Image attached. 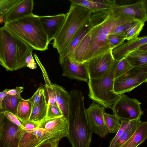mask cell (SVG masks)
<instances>
[{
  "mask_svg": "<svg viewBox=\"0 0 147 147\" xmlns=\"http://www.w3.org/2000/svg\"><path fill=\"white\" fill-rule=\"evenodd\" d=\"M137 21H134L120 25L115 28L110 34H117L124 36L125 37V34L128 30L133 26Z\"/></svg>",
  "mask_w": 147,
  "mask_h": 147,
  "instance_id": "36",
  "label": "cell"
},
{
  "mask_svg": "<svg viewBox=\"0 0 147 147\" xmlns=\"http://www.w3.org/2000/svg\"><path fill=\"white\" fill-rule=\"evenodd\" d=\"M112 9L114 13H119L127 16L136 21L145 23L147 20L142 0L125 5H119L115 4L113 6Z\"/></svg>",
  "mask_w": 147,
  "mask_h": 147,
  "instance_id": "16",
  "label": "cell"
},
{
  "mask_svg": "<svg viewBox=\"0 0 147 147\" xmlns=\"http://www.w3.org/2000/svg\"><path fill=\"white\" fill-rule=\"evenodd\" d=\"M66 15V13H60L53 16H40L41 23L47 35L49 42L54 40L59 32Z\"/></svg>",
  "mask_w": 147,
  "mask_h": 147,
  "instance_id": "15",
  "label": "cell"
},
{
  "mask_svg": "<svg viewBox=\"0 0 147 147\" xmlns=\"http://www.w3.org/2000/svg\"><path fill=\"white\" fill-rule=\"evenodd\" d=\"M43 142L30 130L22 129L18 147H35Z\"/></svg>",
  "mask_w": 147,
  "mask_h": 147,
  "instance_id": "24",
  "label": "cell"
},
{
  "mask_svg": "<svg viewBox=\"0 0 147 147\" xmlns=\"http://www.w3.org/2000/svg\"><path fill=\"white\" fill-rule=\"evenodd\" d=\"M20 97L7 94L0 105L1 111H7L16 115L17 109Z\"/></svg>",
  "mask_w": 147,
  "mask_h": 147,
  "instance_id": "27",
  "label": "cell"
},
{
  "mask_svg": "<svg viewBox=\"0 0 147 147\" xmlns=\"http://www.w3.org/2000/svg\"><path fill=\"white\" fill-rule=\"evenodd\" d=\"M141 121L140 118L130 120L122 135L116 142L114 147H119L129 140L135 132Z\"/></svg>",
  "mask_w": 147,
  "mask_h": 147,
  "instance_id": "25",
  "label": "cell"
},
{
  "mask_svg": "<svg viewBox=\"0 0 147 147\" xmlns=\"http://www.w3.org/2000/svg\"><path fill=\"white\" fill-rule=\"evenodd\" d=\"M147 80V66L133 67L115 79L114 90L119 95L129 92Z\"/></svg>",
  "mask_w": 147,
  "mask_h": 147,
  "instance_id": "7",
  "label": "cell"
},
{
  "mask_svg": "<svg viewBox=\"0 0 147 147\" xmlns=\"http://www.w3.org/2000/svg\"><path fill=\"white\" fill-rule=\"evenodd\" d=\"M147 82V80L145 82Z\"/></svg>",
  "mask_w": 147,
  "mask_h": 147,
  "instance_id": "47",
  "label": "cell"
},
{
  "mask_svg": "<svg viewBox=\"0 0 147 147\" xmlns=\"http://www.w3.org/2000/svg\"><path fill=\"white\" fill-rule=\"evenodd\" d=\"M48 106V104L46 102L33 107L29 120L39 123L46 119Z\"/></svg>",
  "mask_w": 147,
  "mask_h": 147,
  "instance_id": "28",
  "label": "cell"
},
{
  "mask_svg": "<svg viewBox=\"0 0 147 147\" xmlns=\"http://www.w3.org/2000/svg\"><path fill=\"white\" fill-rule=\"evenodd\" d=\"M71 3L83 6L95 13L107 10L112 8L116 4L115 0H70Z\"/></svg>",
  "mask_w": 147,
  "mask_h": 147,
  "instance_id": "20",
  "label": "cell"
},
{
  "mask_svg": "<svg viewBox=\"0 0 147 147\" xmlns=\"http://www.w3.org/2000/svg\"><path fill=\"white\" fill-rule=\"evenodd\" d=\"M105 111V108L94 101L86 109L88 123L92 133L102 138L108 132L104 117Z\"/></svg>",
  "mask_w": 147,
  "mask_h": 147,
  "instance_id": "11",
  "label": "cell"
},
{
  "mask_svg": "<svg viewBox=\"0 0 147 147\" xmlns=\"http://www.w3.org/2000/svg\"><path fill=\"white\" fill-rule=\"evenodd\" d=\"M127 16L113 12L112 7L106 16L95 26L84 63L111 50L108 37L118 26L135 21Z\"/></svg>",
  "mask_w": 147,
  "mask_h": 147,
  "instance_id": "3",
  "label": "cell"
},
{
  "mask_svg": "<svg viewBox=\"0 0 147 147\" xmlns=\"http://www.w3.org/2000/svg\"><path fill=\"white\" fill-rule=\"evenodd\" d=\"M144 8L147 18V0H142Z\"/></svg>",
  "mask_w": 147,
  "mask_h": 147,
  "instance_id": "45",
  "label": "cell"
},
{
  "mask_svg": "<svg viewBox=\"0 0 147 147\" xmlns=\"http://www.w3.org/2000/svg\"><path fill=\"white\" fill-rule=\"evenodd\" d=\"M141 104L137 99L123 94L114 103L111 109L120 119L131 120L140 118L143 115Z\"/></svg>",
  "mask_w": 147,
  "mask_h": 147,
  "instance_id": "8",
  "label": "cell"
},
{
  "mask_svg": "<svg viewBox=\"0 0 147 147\" xmlns=\"http://www.w3.org/2000/svg\"><path fill=\"white\" fill-rule=\"evenodd\" d=\"M59 63L62 68L63 76L88 83L90 78L85 63H78L69 59L64 60Z\"/></svg>",
  "mask_w": 147,
  "mask_h": 147,
  "instance_id": "14",
  "label": "cell"
},
{
  "mask_svg": "<svg viewBox=\"0 0 147 147\" xmlns=\"http://www.w3.org/2000/svg\"><path fill=\"white\" fill-rule=\"evenodd\" d=\"M55 101L63 116L67 119L69 111L70 94L62 86L52 84Z\"/></svg>",
  "mask_w": 147,
  "mask_h": 147,
  "instance_id": "21",
  "label": "cell"
},
{
  "mask_svg": "<svg viewBox=\"0 0 147 147\" xmlns=\"http://www.w3.org/2000/svg\"><path fill=\"white\" fill-rule=\"evenodd\" d=\"M92 13L85 7L71 3L64 23L51 43L59 55L68 46L80 29L89 20Z\"/></svg>",
  "mask_w": 147,
  "mask_h": 147,
  "instance_id": "5",
  "label": "cell"
},
{
  "mask_svg": "<svg viewBox=\"0 0 147 147\" xmlns=\"http://www.w3.org/2000/svg\"><path fill=\"white\" fill-rule=\"evenodd\" d=\"M147 43V35L128 41L112 50L114 59L119 61L130 52Z\"/></svg>",
  "mask_w": 147,
  "mask_h": 147,
  "instance_id": "19",
  "label": "cell"
},
{
  "mask_svg": "<svg viewBox=\"0 0 147 147\" xmlns=\"http://www.w3.org/2000/svg\"><path fill=\"white\" fill-rule=\"evenodd\" d=\"M137 49L147 52V43L140 47Z\"/></svg>",
  "mask_w": 147,
  "mask_h": 147,
  "instance_id": "46",
  "label": "cell"
},
{
  "mask_svg": "<svg viewBox=\"0 0 147 147\" xmlns=\"http://www.w3.org/2000/svg\"><path fill=\"white\" fill-rule=\"evenodd\" d=\"M9 90L6 89L0 92V105H1L3 100L7 94V91Z\"/></svg>",
  "mask_w": 147,
  "mask_h": 147,
  "instance_id": "44",
  "label": "cell"
},
{
  "mask_svg": "<svg viewBox=\"0 0 147 147\" xmlns=\"http://www.w3.org/2000/svg\"><path fill=\"white\" fill-rule=\"evenodd\" d=\"M110 50L84 63L86 66L90 79L102 78L107 76L114 63Z\"/></svg>",
  "mask_w": 147,
  "mask_h": 147,
  "instance_id": "9",
  "label": "cell"
},
{
  "mask_svg": "<svg viewBox=\"0 0 147 147\" xmlns=\"http://www.w3.org/2000/svg\"><path fill=\"white\" fill-rule=\"evenodd\" d=\"M34 3L33 0H21L6 14L3 23L10 22L32 14Z\"/></svg>",
  "mask_w": 147,
  "mask_h": 147,
  "instance_id": "18",
  "label": "cell"
},
{
  "mask_svg": "<svg viewBox=\"0 0 147 147\" xmlns=\"http://www.w3.org/2000/svg\"><path fill=\"white\" fill-rule=\"evenodd\" d=\"M52 84L49 85H45L44 88L47 102L48 105L58 107L55 99L54 92L52 87Z\"/></svg>",
  "mask_w": 147,
  "mask_h": 147,
  "instance_id": "35",
  "label": "cell"
},
{
  "mask_svg": "<svg viewBox=\"0 0 147 147\" xmlns=\"http://www.w3.org/2000/svg\"><path fill=\"white\" fill-rule=\"evenodd\" d=\"M38 123V127L45 129L55 139L59 141L67 137L69 133L68 123L64 116L55 118L45 119Z\"/></svg>",
  "mask_w": 147,
  "mask_h": 147,
  "instance_id": "13",
  "label": "cell"
},
{
  "mask_svg": "<svg viewBox=\"0 0 147 147\" xmlns=\"http://www.w3.org/2000/svg\"><path fill=\"white\" fill-rule=\"evenodd\" d=\"M133 67L125 57L118 61L114 71L115 79L124 74Z\"/></svg>",
  "mask_w": 147,
  "mask_h": 147,
  "instance_id": "31",
  "label": "cell"
},
{
  "mask_svg": "<svg viewBox=\"0 0 147 147\" xmlns=\"http://www.w3.org/2000/svg\"><path fill=\"white\" fill-rule=\"evenodd\" d=\"M21 0H0V21L4 22L6 14Z\"/></svg>",
  "mask_w": 147,
  "mask_h": 147,
  "instance_id": "30",
  "label": "cell"
},
{
  "mask_svg": "<svg viewBox=\"0 0 147 147\" xmlns=\"http://www.w3.org/2000/svg\"><path fill=\"white\" fill-rule=\"evenodd\" d=\"M23 129L10 121L3 111L0 113V147H18Z\"/></svg>",
  "mask_w": 147,
  "mask_h": 147,
  "instance_id": "10",
  "label": "cell"
},
{
  "mask_svg": "<svg viewBox=\"0 0 147 147\" xmlns=\"http://www.w3.org/2000/svg\"><path fill=\"white\" fill-rule=\"evenodd\" d=\"M118 61L115 60L107 76L100 78L90 79L88 83L89 98L106 109H111L120 96L114 90V71Z\"/></svg>",
  "mask_w": 147,
  "mask_h": 147,
  "instance_id": "6",
  "label": "cell"
},
{
  "mask_svg": "<svg viewBox=\"0 0 147 147\" xmlns=\"http://www.w3.org/2000/svg\"><path fill=\"white\" fill-rule=\"evenodd\" d=\"M69 94L67 138L72 147H89L93 133L88 123L83 94L73 90Z\"/></svg>",
  "mask_w": 147,
  "mask_h": 147,
  "instance_id": "1",
  "label": "cell"
},
{
  "mask_svg": "<svg viewBox=\"0 0 147 147\" xmlns=\"http://www.w3.org/2000/svg\"><path fill=\"white\" fill-rule=\"evenodd\" d=\"M3 112L6 117L10 121L22 129L26 130L16 115L7 111H4Z\"/></svg>",
  "mask_w": 147,
  "mask_h": 147,
  "instance_id": "39",
  "label": "cell"
},
{
  "mask_svg": "<svg viewBox=\"0 0 147 147\" xmlns=\"http://www.w3.org/2000/svg\"><path fill=\"white\" fill-rule=\"evenodd\" d=\"M32 53V52H31L28 56L26 62L27 67L31 69H35L37 68V65L33 57Z\"/></svg>",
  "mask_w": 147,
  "mask_h": 147,
  "instance_id": "41",
  "label": "cell"
},
{
  "mask_svg": "<svg viewBox=\"0 0 147 147\" xmlns=\"http://www.w3.org/2000/svg\"><path fill=\"white\" fill-rule=\"evenodd\" d=\"M63 116L58 107L48 105L46 119H52Z\"/></svg>",
  "mask_w": 147,
  "mask_h": 147,
  "instance_id": "38",
  "label": "cell"
},
{
  "mask_svg": "<svg viewBox=\"0 0 147 147\" xmlns=\"http://www.w3.org/2000/svg\"><path fill=\"white\" fill-rule=\"evenodd\" d=\"M144 22L137 21L127 32L125 34V39L128 41L138 37L142 29Z\"/></svg>",
  "mask_w": 147,
  "mask_h": 147,
  "instance_id": "33",
  "label": "cell"
},
{
  "mask_svg": "<svg viewBox=\"0 0 147 147\" xmlns=\"http://www.w3.org/2000/svg\"><path fill=\"white\" fill-rule=\"evenodd\" d=\"M97 13H93L89 20L79 30L70 43L59 55V63L69 59L74 60L75 52L81 41L93 24L97 17Z\"/></svg>",
  "mask_w": 147,
  "mask_h": 147,
  "instance_id": "12",
  "label": "cell"
},
{
  "mask_svg": "<svg viewBox=\"0 0 147 147\" xmlns=\"http://www.w3.org/2000/svg\"><path fill=\"white\" fill-rule=\"evenodd\" d=\"M28 100L32 105V108L36 105L47 102L44 88L41 86L39 87L31 98Z\"/></svg>",
  "mask_w": 147,
  "mask_h": 147,
  "instance_id": "32",
  "label": "cell"
},
{
  "mask_svg": "<svg viewBox=\"0 0 147 147\" xmlns=\"http://www.w3.org/2000/svg\"><path fill=\"white\" fill-rule=\"evenodd\" d=\"M3 26L34 49L41 51L48 49L49 42L41 23L40 16L33 14L4 24Z\"/></svg>",
  "mask_w": 147,
  "mask_h": 147,
  "instance_id": "4",
  "label": "cell"
},
{
  "mask_svg": "<svg viewBox=\"0 0 147 147\" xmlns=\"http://www.w3.org/2000/svg\"><path fill=\"white\" fill-rule=\"evenodd\" d=\"M120 126L114 137L111 141L108 147H114L115 144L123 134L125 127L130 120L120 119Z\"/></svg>",
  "mask_w": 147,
  "mask_h": 147,
  "instance_id": "37",
  "label": "cell"
},
{
  "mask_svg": "<svg viewBox=\"0 0 147 147\" xmlns=\"http://www.w3.org/2000/svg\"><path fill=\"white\" fill-rule=\"evenodd\" d=\"M108 10L98 12L95 20L77 48L74 54V60L83 63L84 58L88 49L91 36L96 26L105 16Z\"/></svg>",
  "mask_w": 147,
  "mask_h": 147,
  "instance_id": "17",
  "label": "cell"
},
{
  "mask_svg": "<svg viewBox=\"0 0 147 147\" xmlns=\"http://www.w3.org/2000/svg\"><path fill=\"white\" fill-rule=\"evenodd\" d=\"M34 49L3 26L0 28V64L7 71L27 67L28 56Z\"/></svg>",
  "mask_w": 147,
  "mask_h": 147,
  "instance_id": "2",
  "label": "cell"
},
{
  "mask_svg": "<svg viewBox=\"0 0 147 147\" xmlns=\"http://www.w3.org/2000/svg\"></svg>",
  "mask_w": 147,
  "mask_h": 147,
  "instance_id": "49",
  "label": "cell"
},
{
  "mask_svg": "<svg viewBox=\"0 0 147 147\" xmlns=\"http://www.w3.org/2000/svg\"><path fill=\"white\" fill-rule=\"evenodd\" d=\"M146 83H147V82H146Z\"/></svg>",
  "mask_w": 147,
  "mask_h": 147,
  "instance_id": "48",
  "label": "cell"
},
{
  "mask_svg": "<svg viewBox=\"0 0 147 147\" xmlns=\"http://www.w3.org/2000/svg\"><path fill=\"white\" fill-rule=\"evenodd\" d=\"M133 67L147 66V52L137 49L128 53L125 57Z\"/></svg>",
  "mask_w": 147,
  "mask_h": 147,
  "instance_id": "23",
  "label": "cell"
},
{
  "mask_svg": "<svg viewBox=\"0 0 147 147\" xmlns=\"http://www.w3.org/2000/svg\"><path fill=\"white\" fill-rule=\"evenodd\" d=\"M104 117L108 131L110 133H117L120 126V119L114 114H108L105 111Z\"/></svg>",
  "mask_w": 147,
  "mask_h": 147,
  "instance_id": "29",
  "label": "cell"
},
{
  "mask_svg": "<svg viewBox=\"0 0 147 147\" xmlns=\"http://www.w3.org/2000/svg\"><path fill=\"white\" fill-rule=\"evenodd\" d=\"M24 88V87L22 86H17L15 88L9 89L7 91V94L20 97H21V94L23 92Z\"/></svg>",
  "mask_w": 147,
  "mask_h": 147,
  "instance_id": "43",
  "label": "cell"
},
{
  "mask_svg": "<svg viewBox=\"0 0 147 147\" xmlns=\"http://www.w3.org/2000/svg\"><path fill=\"white\" fill-rule=\"evenodd\" d=\"M32 107L28 99L25 100L20 97L18 105L16 116L21 122H24L29 120Z\"/></svg>",
  "mask_w": 147,
  "mask_h": 147,
  "instance_id": "26",
  "label": "cell"
},
{
  "mask_svg": "<svg viewBox=\"0 0 147 147\" xmlns=\"http://www.w3.org/2000/svg\"><path fill=\"white\" fill-rule=\"evenodd\" d=\"M22 125L26 130H33L38 126V123L30 121L29 120L24 122H21Z\"/></svg>",
  "mask_w": 147,
  "mask_h": 147,
  "instance_id": "42",
  "label": "cell"
},
{
  "mask_svg": "<svg viewBox=\"0 0 147 147\" xmlns=\"http://www.w3.org/2000/svg\"><path fill=\"white\" fill-rule=\"evenodd\" d=\"M125 36L117 34H110L108 37V41L110 48L113 50L124 43Z\"/></svg>",
  "mask_w": 147,
  "mask_h": 147,
  "instance_id": "34",
  "label": "cell"
},
{
  "mask_svg": "<svg viewBox=\"0 0 147 147\" xmlns=\"http://www.w3.org/2000/svg\"><path fill=\"white\" fill-rule=\"evenodd\" d=\"M147 139V121H141L131 138L119 147H137Z\"/></svg>",
  "mask_w": 147,
  "mask_h": 147,
  "instance_id": "22",
  "label": "cell"
},
{
  "mask_svg": "<svg viewBox=\"0 0 147 147\" xmlns=\"http://www.w3.org/2000/svg\"><path fill=\"white\" fill-rule=\"evenodd\" d=\"M59 141L54 139L46 140L35 147H58Z\"/></svg>",
  "mask_w": 147,
  "mask_h": 147,
  "instance_id": "40",
  "label": "cell"
}]
</instances>
